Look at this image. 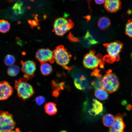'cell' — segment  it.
Masks as SVG:
<instances>
[{"label": "cell", "instance_id": "17", "mask_svg": "<svg viewBox=\"0 0 132 132\" xmlns=\"http://www.w3.org/2000/svg\"><path fill=\"white\" fill-rule=\"evenodd\" d=\"M95 97L99 99L104 100L108 98V92L102 88H99L95 90Z\"/></svg>", "mask_w": 132, "mask_h": 132}, {"label": "cell", "instance_id": "5", "mask_svg": "<svg viewBox=\"0 0 132 132\" xmlns=\"http://www.w3.org/2000/svg\"><path fill=\"white\" fill-rule=\"evenodd\" d=\"M74 24L72 20L64 17H60L55 21L53 24V32L59 36H63L72 28Z\"/></svg>", "mask_w": 132, "mask_h": 132}, {"label": "cell", "instance_id": "4", "mask_svg": "<svg viewBox=\"0 0 132 132\" xmlns=\"http://www.w3.org/2000/svg\"><path fill=\"white\" fill-rule=\"evenodd\" d=\"M53 58L56 63L66 69H68L67 65L69 63L71 55L62 45L57 46L53 51Z\"/></svg>", "mask_w": 132, "mask_h": 132}, {"label": "cell", "instance_id": "30", "mask_svg": "<svg viewBox=\"0 0 132 132\" xmlns=\"http://www.w3.org/2000/svg\"><path fill=\"white\" fill-rule=\"evenodd\" d=\"M53 95L55 97H57L59 95V93L57 91L55 90L54 91L53 93Z\"/></svg>", "mask_w": 132, "mask_h": 132}, {"label": "cell", "instance_id": "33", "mask_svg": "<svg viewBox=\"0 0 132 132\" xmlns=\"http://www.w3.org/2000/svg\"><path fill=\"white\" fill-rule=\"evenodd\" d=\"M59 132H67L66 131H65V130H63L60 131Z\"/></svg>", "mask_w": 132, "mask_h": 132}, {"label": "cell", "instance_id": "16", "mask_svg": "<svg viewBox=\"0 0 132 132\" xmlns=\"http://www.w3.org/2000/svg\"><path fill=\"white\" fill-rule=\"evenodd\" d=\"M110 23V20L108 18L102 17L99 19L98 22V26L101 29L105 30L109 28Z\"/></svg>", "mask_w": 132, "mask_h": 132}, {"label": "cell", "instance_id": "24", "mask_svg": "<svg viewBox=\"0 0 132 132\" xmlns=\"http://www.w3.org/2000/svg\"><path fill=\"white\" fill-rule=\"evenodd\" d=\"M15 61V57L13 55L8 54L4 57L3 59L4 64L6 66H10L13 65Z\"/></svg>", "mask_w": 132, "mask_h": 132}, {"label": "cell", "instance_id": "6", "mask_svg": "<svg viewBox=\"0 0 132 132\" xmlns=\"http://www.w3.org/2000/svg\"><path fill=\"white\" fill-rule=\"evenodd\" d=\"M104 60L99 55H95V51L90 50L84 56L83 63L84 67L87 68L93 69L99 65L101 68L104 67Z\"/></svg>", "mask_w": 132, "mask_h": 132}, {"label": "cell", "instance_id": "32", "mask_svg": "<svg viewBox=\"0 0 132 132\" xmlns=\"http://www.w3.org/2000/svg\"><path fill=\"white\" fill-rule=\"evenodd\" d=\"M121 103L122 105L125 106L127 104V102L126 100H124L122 101Z\"/></svg>", "mask_w": 132, "mask_h": 132}, {"label": "cell", "instance_id": "31", "mask_svg": "<svg viewBox=\"0 0 132 132\" xmlns=\"http://www.w3.org/2000/svg\"><path fill=\"white\" fill-rule=\"evenodd\" d=\"M9 132H22L18 128H16L15 129H14L12 130Z\"/></svg>", "mask_w": 132, "mask_h": 132}, {"label": "cell", "instance_id": "12", "mask_svg": "<svg viewBox=\"0 0 132 132\" xmlns=\"http://www.w3.org/2000/svg\"><path fill=\"white\" fill-rule=\"evenodd\" d=\"M121 0H105L104 7L108 12L115 13L121 8Z\"/></svg>", "mask_w": 132, "mask_h": 132}, {"label": "cell", "instance_id": "15", "mask_svg": "<svg viewBox=\"0 0 132 132\" xmlns=\"http://www.w3.org/2000/svg\"><path fill=\"white\" fill-rule=\"evenodd\" d=\"M44 108L46 113L49 115L56 114L57 111L56 104L52 102L46 103L44 105Z\"/></svg>", "mask_w": 132, "mask_h": 132}, {"label": "cell", "instance_id": "22", "mask_svg": "<svg viewBox=\"0 0 132 132\" xmlns=\"http://www.w3.org/2000/svg\"><path fill=\"white\" fill-rule=\"evenodd\" d=\"M20 70L19 67L18 66L13 65L9 67L7 72L10 76L13 77L17 76L19 73Z\"/></svg>", "mask_w": 132, "mask_h": 132}, {"label": "cell", "instance_id": "3", "mask_svg": "<svg viewBox=\"0 0 132 132\" xmlns=\"http://www.w3.org/2000/svg\"><path fill=\"white\" fill-rule=\"evenodd\" d=\"M14 88L18 97L24 100L30 98L34 93L33 87L24 78L15 81Z\"/></svg>", "mask_w": 132, "mask_h": 132}, {"label": "cell", "instance_id": "35", "mask_svg": "<svg viewBox=\"0 0 132 132\" xmlns=\"http://www.w3.org/2000/svg\"><path fill=\"white\" fill-rule=\"evenodd\" d=\"M131 56L132 59V53L131 54Z\"/></svg>", "mask_w": 132, "mask_h": 132}, {"label": "cell", "instance_id": "36", "mask_svg": "<svg viewBox=\"0 0 132 132\" xmlns=\"http://www.w3.org/2000/svg\"></svg>", "mask_w": 132, "mask_h": 132}, {"label": "cell", "instance_id": "25", "mask_svg": "<svg viewBox=\"0 0 132 132\" xmlns=\"http://www.w3.org/2000/svg\"><path fill=\"white\" fill-rule=\"evenodd\" d=\"M125 34L129 37L132 38V19L128 20L125 26Z\"/></svg>", "mask_w": 132, "mask_h": 132}, {"label": "cell", "instance_id": "2", "mask_svg": "<svg viewBox=\"0 0 132 132\" xmlns=\"http://www.w3.org/2000/svg\"><path fill=\"white\" fill-rule=\"evenodd\" d=\"M102 86V88L110 93L115 92L119 89L120 82L118 78L111 69L107 71L103 77Z\"/></svg>", "mask_w": 132, "mask_h": 132}, {"label": "cell", "instance_id": "9", "mask_svg": "<svg viewBox=\"0 0 132 132\" xmlns=\"http://www.w3.org/2000/svg\"><path fill=\"white\" fill-rule=\"evenodd\" d=\"M35 57L41 63L47 62L53 63L54 61L53 51L48 48L39 49L36 52Z\"/></svg>", "mask_w": 132, "mask_h": 132}, {"label": "cell", "instance_id": "28", "mask_svg": "<svg viewBox=\"0 0 132 132\" xmlns=\"http://www.w3.org/2000/svg\"><path fill=\"white\" fill-rule=\"evenodd\" d=\"M95 3L98 4H101L105 3V0H95Z\"/></svg>", "mask_w": 132, "mask_h": 132}, {"label": "cell", "instance_id": "19", "mask_svg": "<svg viewBox=\"0 0 132 132\" xmlns=\"http://www.w3.org/2000/svg\"><path fill=\"white\" fill-rule=\"evenodd\" d=\"M41 64L40 70L43 75H48L51 73L52 68L50 64L46 62Z\"/></svg>", "mask_w": 132, "mask_h": 132}, {"label": "cell", "instance_id": "18", "mask_svg": "<svg viewBox=\"0 0 132 132\" xmlns=\"http://www.w3.org/2000/svg\"><path fill=\"white\" fill-rule=\"evenodd\" d=\"M114 120V117L111 114H107L104 115L102 119L103 123L107 127H110L112 125Z\"/></svg>", "mask_w": 132, "mask_h": 132}, {"label": "cell", "instance_id": "8", "mask_svg": "<svg viewBox=\"0 0 132 132\" xmlns=\"http://www.w3.org/2000/svg\"><path fill=\"white\" fill-rule=\"evenodd\" d=\"M21 70L23 73V77L27 80L33 77L36 67L35 63L33 60H27L21 62Z\"/></svg>", "mask_w": 132, "mask_h": 132}, {"label": "cell", "instance_id": "27", "mask_svg": "<svg viewBox=\"0 0 132 132\" xmlns=\"http://www.w3.org/2000/svg\"><path fill=\"white\" fill-rule=\"evenodd\" d=\"M35 100L37 105H41L45 102V99L43 96H40L36 97L35 99Z\"/></svg>", "mask_w": 132, "mask_h": 132}, {"label": "cell", "instance_id": "34", "mask_svg": "<svg viewBox=\"0 0 132 132\" xmlns=\"http://www.w3.org/2000/svg\"><path fill=\"white\" fill-rule=\"evenodd\" d=\"M8 1H9L10 2H12L14 1V0H7Z\"/></svg>", "mask_w": 132, "mask_h": 132}, {"label": "cell", "instance_id": "26", "mask_svg": "<svg viewBox=\"0 0 132 132\" xmlns=\"http://www.w3.org/2000/svg\"><path fill=\"white\" fill-rule=\"evenodd\" d=\"M84 38L86 40L88 41V44L89 45H93L97 44V42L92 38V36L88 31L85 35Z\"/></svg>", "mask_w": 132, "mask_h": 132}, {"label": "cell", "instance_id": "23", "mask_svg": "<svg viewBox=\"0 0 132 132\" xmlns=\"http://www.w3.org/2000/svg\"><path fill=\"white\" fill-rule=\"evenodd\" d=\"M94 77H96L94 81L91 82V85L96 89L102 88V81L103 77L100 74Z\"/></svg>", "mask_w": 132, "mask_h": 132}, {"label": "cell", "instance_id": "7", "mask_svg": "<svg viewBox=\"0 0 132 132\" xmlns=\"http://www.w3.org/2000/svg\"><path fill=\"white\" fill-rule=\"evenodd\" d=\"M15 125L12 114L0 110V132H9L14 129Z\"/></svg>", "mask_w": 132, "mask_h": 132}, {"label": "cell", "instance_id": "10", "mask_svg": "<svg viewBox=\"0 0 132 132\" xmlns=\"http://www.w3.org/2000/svg\"><path fill=\"white\" fill-rule=\"evenodd\" d=\"M114 117V122L109 129V132H124L125 125L123 121L122 115L118 113Z\"/></svg>", "mask_w": 132, "mask_h": 132}, {"label": "cell", "instance_id": "14", "mask_svg": "<svg viewBox=\"0 0 132 132\" xmlns=\"http://www.w3.org/2000/svg\"><path fill=\"white\" fill-rule=\"evenodd\" d=\"M74 83L76 87L78 89L83 90L85 89L87 84V80L85 76L83 75L77 77L74 79Z\"/></svg>", "mask_w": 132, "mask_h": 132}, {"label": "cell", "instance_id": "1", "mask_svg": "<svg viewBox=\"0 0 132 132\" xmlns=\"http://www.w3.org/2000/svg\"><path fill=\"white\" fill-rule=\"evenodd\" d=\"M107 54L103 58L104 61L110 63L118 61L120 59V54L122 51L123 44L117 41L104 44Z\"/></svg>", "mask_w": 132, "mask_h": 132}, {"label": "cell", "instance_id": "21", "mask_svg": "<svg viewBox=\"0 0 132 132\" xmlns=\"http://www.w3.org/2000/svg\"><path fill=\"white\" fill-rule=\"evenodd\" d=\"M23 4L22 2L21 1H18L14 4L12 9L15 14L18 15L22 14L23 12Z\"/></svg>", "mask_w": 132, "mask_h": 132}, {"label": "cell", "instance_id": "20", "mask_svg": "<svg viewBox=\"0 0 132 132\" xmlns=\"http://www.w3.org/2000/svg\"><path fill=\"white\" fill-rule=\"evenodd\" d=\"M10 23L4 19L0 20V32L5 33L8 32L10 28Z\"/></svg>", "mask_w": 132, "mask_h": 132}, {"label": "cell", "instance_id": "11", "mask_svg": "<svg viewBox=\"0 0 132 132\" xmlns=\"http://www.w3.org/2000/svg\"><path fill=\"white\" fill-rule=\"evenodd\" d=\"M13 88L9 83L6 81L0 82V100L8 99L12 94Z\"/></svg>", "mask_w": 132, "mask_h": 132}, {"label": "cell", "instance_id": "13", "mask_svg": "<svg viewBox=\"0 0 132 132\" xmlns=\"http://www.w3.org/2000/svg\"><path fill=\"white\" fill-rule=\"evenodd\" d=\"M103 111L102 104L96 99H93L91 108L88 111L89 113L92 115L96 116L101 114Z\"/></svg>", "mask_w": 132, "mask_h": 132}, {"label": "cell", "instance_id": "29", "mask_svg": "<svg viewBox=\"0 0 132 132\" xmlns=\"http://www.w3.org/2000/svg\"><path fill=\"white\" fill-rule=\"evenodd\" d=\"M126 109L128 110H130L132 109V106L130 104H128L126 106Z\"/></svg>", "mask_w": 132, "mask_h": 132}]
</instances>
